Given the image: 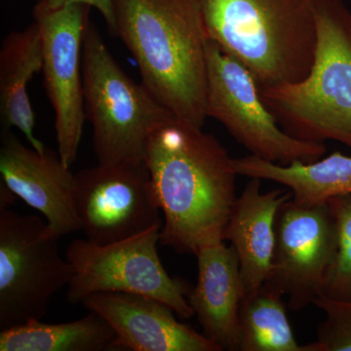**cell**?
Listing matches in <instances>:
<instances>
[{"instance_id": "1", "label": "cell", "mask_w": 351, "mask_h": 351, "mask_svg": "<svg viewBox=\"0 0 351 351\" xmlns=\"http://www.w3.org/2000/svg\"><path fill=\"white\" fill-rule=\"evenodd\" d=\"M145 163L163 214L161 245L196 256L225 241L237 174L218 138L174 120L152 134Z\"/></svg>"}, {"instance_id": "2", "label": "cell", "mask_w": 351, "mask_h": 351, "mask_svg": "<svg viewBox=\"0 0 351 351\" xmlns=\"http://www.w3.org/2000/svg\"><path fill=\"white\" fill-rule=\"evenodd\" d=\"M114 29L143 85L178 121L202 128L208 39L198 0H112Z\"/></svg>"}, {"instance_id": "3", "label": "cell", "mask_w": 351, "mask_h": 351, "mask_svg": "<svg viewBox=\"0 0 351 351\" xmlns=\"http://www.w3.org/2000/svg\"><path fill=\"white\" fill-rule=\"evenodd\" d=\"M207 38L243 64L258 87L301 82L313 66L311 0H198Z\"/></svg>"}, {"instance_id": "4", "label": "cell", "mask_w": 351, "mask_h": 351, "mask_svg": "<svg viewBox=\"0 0 351 351\" xmlns=\"http://www.w3.org/2000/svg\"><path fill=\"white\" fill-rule=\"evenodd\" d=\"M316 25L313 66L301 82L260 88L279 125L307 142L351 149V11L343 0H311Z\"/></svg>"}, {"instance_id": "5", "label": "cell", "mask_w": 351, "mask_h": 351, "mask_svg": "<svg viewBox=\"0 0 351 351\" xmlns=\"http://www.w3.org/2000/svg\"><path fill=\"white\" fill-rule=\"evenodd\" d=\"M82 80L98 163L145 161L152 134L177 120L143 83L126 75L91 20L83 38Z\"/></svg>"}, {"instance_id": "6", "label": "cell", "mask_w": 351, "mask_h": 351, "mask_svg": "<svg viewBox=\"0 0 351 351\" xmlns=\"http://www.w3.org/2000/svg\"><path fill=\"white\" fill-rule=\"evenodd\" d=\"M162 226L110 244L73 240L66 251L71 267L66 301L77 304L94 294L126 293L158 300L182 317L195 316L188 301L191 289L171 277L159 258Z\"/></svg>"}, {"instance_id": "7", "label": "cell", "mask_w": 351, "mask_h": 351, "mask_svg": "<svg viewBox=\"0 0 351 351\" xmlns=\"http://www.w3.org/2000/svg\"><path fill=\"white\" fill-rule=\"evenodd\" d=\"M47 221L0 206V330L43 320L71 267Z\"/></svg>"}, {"instance_id": "8", "label": "cell", "mask_w": 351, "mask_h": 351, "mask_svg": "<svg viewBox=\"0 0 351 351\" xmlns=\"http://www.w3.org/2000/svg\"><path fill=\"white\" fill-rule=\"evenodd\" d=\"M207 117L216 119L251 156L288 165L311 163L326 154L325 144L293 137L279 125L243 64L213 41L207 44Z\"/></svg>"}, {"instance_id": "9", "label": "cell", "mask_w": 351, "mask_h": 351, "mask_svg": "<svg viewBox=\"0 0 351 351\" xmlns=\"http://www.w3.org/2000/svg\"><path fill=\"white\" fill-rule=\"evenodd\" d=\"M75 200L82 232L93 243L131 239L163 223L145 161L98 163L80 171Z\"/></svg>"}, {"instance_id": "10", "label": "cell", "mask_w": 351, "mask_h": 351, "mask_svg": "<svg viewBox=\"0 0 351 351\" xmlns=\"http://www.w3.org/2000/svg\"><path fill=\"white\" fill-rule=\"evenodd\" d=\"M336 245V221L328 202L291 198L277 215L276 248L265 284L287 295L291 311L313 304L322 292Z\"/></svg>"}, {"instance_id": "11", "label": "cell", "mask_w": 351, "mask_h": 351, "mask_svg": "<svg viewBox=\"0 0 351 351\" xmlns=\"http://www.w3.org/2000/svg\"><path fill=\"white\" fill-rule=\"evenodd\" d=\"M92 8L71 4L36 16L43 43L44 87L55 113L58 154L71 168L77 158L85 113L82 45Z\"/></svg>"}, {"instance_id": "12", "label": "cell", "mask_w": 351, "mask_h": 351, "mask_svg": "<svg viewBox=\"0 0 351 351\" xmlns=\"http://www.w3.org/2000/svg\"><path fill=\"white\" fill-rule=\"evenodd\" d=\"M2 184L43 215L57 239L82 230L75 207V174L58 152H39L21 142L12 130H1Z\"/></svg>"}, {"instance_id": "13", "label": "cell", "mask_w": 351, "mask_h": 351, "mask_svg": "<svg viewBox=\"0 0 351 351\" xmlns=\"http://www.w3.org/2000/svg\"><path fill=\"white\" fill-rule=\"evenodd\" d=\"M100 314L117 334L115 350L221 351L204 334L182 324L158 300L126 293H100L82 302Z\"/></svg>"}, {"instance_id": "14", "label": "cell", "mask_w": 351, "mask_h": 351, "mask_svg": "<svg viewBox=\"0 0 351 351\" xmlns=\"http://www.w3.org/2000/svg\"><path fill=\"white\" fill-rule=\"evenodd\" d=\"M226 241L203 247L196 254L197 282L188 301L203 334L221 351L239 350L240 309L243 281L237 251Z\"/></svg>"}, {"instance_id": "15", "label": "cell", "mask_w": 351, "mask_h": 351, "mask_svg": "<svg viewBox=\"0 0 351 351\" xmlns=\"http://www.w3.org/2000/svg\"><path fill=\"white\" fill-rule=\"evenodd\" d=\"M292 198L288 189L262 191V180L251 178L233 205L223 233L239 257L244 297L263 287L271 270L277 215Z\"/></svg>"}, {"instance_id": "16", "label": "cell", "mask_w": 351, "mask_h": 351, "mask_svg": "<svg viewBox=\"0 0 351 351\" xmlns=\"http://www.w3.org/2000/svg\"><path fill=\"white\" fill-rule=\"evenodd\" d=\"M43 43L38 21L22 31L9 32L0 48V121L1 130L17 128L32 147L43 152L47 147L34 135L36 114L29 101V87L43 71Z\"/></svg>"}, {"instance_id": "17", "label": "cell", "mask_w": 351, "mask_h": 351, "mask_svg": "<svg viewBox=\"0 0 351 351\" xmlns=\"http://www.w3.org/2000/svg\"><path fill=\"white\" fill-rule=\"evenodd\" d=\"M237 176L281 184L302 203H322L335 196L351 195V156L332 152L311 163L281 165L249 156L232 158Z\"/></svg>"}, {"instance_id": "18", "label": "cell", "mask_w": 351, "mask_h": 351, "mask_svg": "<svg viewBox=\"0 0 351 351\" xmlns=\"http://www.w3.org/2000/svg\"><path fill=\"white\" fill-rule=\"evenodd\" d=\"M115 341L112 326L94 311L71 322L32 320L0 331V351L115 350Z\"/></svg>"}, {"instance_id": "19", "label": "cell", "mask_w": 351, "mask_h": 351, "mask_svg": "<svg viewBox=\"0 0 351 351\" xmlns=\"http://www.w3.org/2000/svg\"><path fill=\"white\" fill-rule=\"evenodd\" d=\"M239 330L240 351H306L295 338L283 295L267 284L245 295Z\"/></svg>"}, {"instance_id": "20", "label": "cell", "mask_w": 351, "mask_h": 351, "mask_svg": "<svg viewBox=\"0 0 351 351\" xmlns=\"http://www.w3.org/2000/svg\"><path fill=\"white\" fill-rule=\"evenodd\" d=\"M337 228V245L320 295L351 302V195L327 201Z\"/></svg>"}, {"instance_id": "21", "label": "cell", "mask_w": 351, "mask_h": 351, "mask_svg": "<svg viewBox=\"0 0 351 351\" xmlns=\"http://www.w3.org/2000/svg\"><path fill=\"white\" fill-rule=\"evenodd\" d=\"M313 304L325 314L316 339L306 351H351V302L338 301L319 295Z\"/></svg>"}, {"instance_id": "22", "label": "cell", "mask_w": 351, "mask_h": 351, "mask_svg": "<svg viewBox=\"0 0 351 351\" xmlns=\"http://www.w3.org/2000/svg\"><path fill=\"white\" fill-rule=\"evenodd\" d=\"M71 4H83L96 9L103 16L110 32L114 29V12L112 0H36L34 8V17L43 15L63 8Z\"/></svg>"}]
</instances>
